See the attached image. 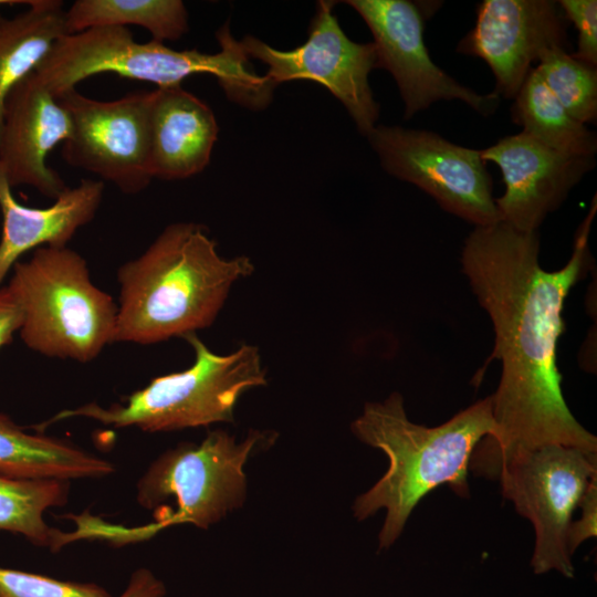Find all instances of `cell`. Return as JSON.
<instances>
[{"mask_svg": "<svg viewBox=\"0 0 597 597\" xmlns=\"http://www.w3.org/2000/svg\"><path fill=\"white\" fill-rule=\"evenodd\" d=\"M166 587L149 569L138 568L119 597H164Z\"/></svg>", "mask_w": 597, "mask_h": 597, "instance_id": "28", "label": "cell"}, {"mask_svg": "<svg viewBox=\"0 0 597 597\" xmlns=\"http://www.w3.org/2000/svg\"><path fill=\"white\" fill-rule=\"evenodd\" d=\"M336 2L320 0L306 41L287 51L277 50L252 35L240 43L250 57L268 66L264 75L274 86L293 80H310L326 87L346 108L358 130L367 136L376 126L379 105L368 76L376 67L373 42L357 43L341 28L334 14Z\"/></svg>", "mask_w": 597, "mask_h": 597, "instance_id": "10", "label": "cell"}, {"mask_svg": "<svg viewBox=\"0 0 597 597\" xmlns=\"http://www.w3.org/2000/svg\"><path fill=\"white\" fill-rule=\"evenodd\" d=\"M596 210L594 197L569 260L555 271L540 263L537 231L523 232L500 221L475 227L464 241L462 272L494 331V347L474 380L491 360L502 364L491 395L495 429L471 457L469 468L475 474L498 478L515 453L549 443L597 453L596 437L564 399L557 365L564 303L591 266L588 235Z\"/></svg>", "mask_w": 597, "mask_h": 597, "instance_id": "1", "label": "cell"}, {"mask_svg": "<svg viewBox=\"0 0 597 597\" xmlns=\"http://www.w3.org/2000/svg\"><path fill=\"white\" fill-rule=\"evenodd\" d=\"M70 134L69 113L35 72L15 83L6 96L0 126V168L9 185L57 198L67 186L46 158Z\"/></svg>", "mask_w": 597, "mask_h": 597, "instance_id": "15", "label": "cell"}, {"mask_svg": "<svg viewBox=\"0 0 597 597\" xmlns=\"http://www.w3.org/2000/svg\"><path fill=\"white\" fill-rule=\"evenodd\" d=\"M22 324L21 308L6 286L0 289V349L8 345Z\"/></svg>", "mask_w": 597, "mask_h": 597, "instance_id": "27", "label": "cell"}, {"mask_svg": "<svg viewBox=\"0 0 597 597\" xmlns=\"http://www.w3.org/2000/svg\"><path fill=\"white\" fill-rule=\"evenodd\" d=\"M253 271L245 255L222 258L205 226H167L117 271L114 343L150 345L209 327L233 284Z\"/></svg>", "mask_w": 597, "mask_h": 597, "instance_id": "2", "label": "cell"}, {"mask_svg": "<svg viewBox=\"0 0 597 597\" xmlns=\"http://www.w3.org/2000/svg\"><path fill=\"white\" fill-rule=\"evenodd\" d=\"M567 23L556 1L484 0L458 51L484 60L496 81L494 93L514 98L532 62L547 50L566 49Z\"/></svg>", "mask_w": 597, "mask_h": 597, "instance_id": "13", "label": "cell"}, {"mask_svg": "<svg viewBox=\"0 0 597 597\" xmlns=\"http://www.w3.org/2000/svg\"><path fill=\"white\" fill-rule=\"evenodd\" d=\"M217 39L221 50L209 54L197 49L175 50L154 40L138 43L127 28H93L61 36L34 72L54 96L90 76L108 72L157 87L181 85L191 75L210 74L230 101L250 109L265 108L274 86L252 71L228 23L217 31Z\"/></svg>", "mask_w": 597, "mask_h": 597, "instance_id": "4", "label": "cell"}, {"mask_svg": "<svg viewBox=\"0 0 597 597\" xmlns=\"http://www.w3.org/2000/svg\"><path fill=\"white\" fill-rule=\"evenodd\" d=\"M65 34V10L59 0H29L28 9L11 18L0 13V126L8 92L34 72Z\"/></svg>", "mask_w": 597, "mask_h": 597, "instance_id": "19", "label": "cell"}, {"mask_svg": "<svg viewBox=\"0 0 597 597\" xmlns=\"http://www.w3.org/2000/svg\"><path fill=\"white\" fill-rule=\"evenodd\" d=\"M364 443L388 458L386 473L353 504L358 521L385 509L379 549L400 536L418 503L440 485L457 495H470L468 471L471 457L485 437L493 434L492 398L488 396L459 411L448 421L427 427L412 422L404 398L392 392L383 401L367 402L350 425Z\"/></svg>", "mask_w": 597, "mask_h": 597, "instance_id": "3", "label": "cell"}, {"mask_svg": "<svg viewBox=\"0 0 597 597\" xmlns=\"http://www.w3.org/2000/svg\"><path fill=\"white\" fill-rule=\"evenodd\" d=\"M536 67L543 81L566 112L586 124L597 117V70L565 49L545 51Z\"/></svg>", "mask_w": 597, "mask_h": 597, "instance_id": "23", "label": "cell"}, {"mask_svg": "<svg viewBox=\"0 0 597 597\" xmlns=\"http://www.w3.org/2000/svg\"><path fill=\"white\" fill-rule=\"evenodd\" d=\"M24 1H18V0H0V6H13L17 3H23Z\"/></svg>", "mask_w": 597, "mask_h": 597, "instance_id": "29", "label": "cell"}, {"mask_svg": "<svg viewBox=\"0 0 597 597\" xmlns=\"http://www.w3.org/2000/svg\"><path fill=\"white\" fill-rule=\"evenodd\" d=\"M219 127L212 109L181 85L157 87L149 108L153 178L180 180L210 163Z\"/></svg>", "mask_w": 597, "mask_h": 597, "instance_id": "16", "label": "cell"}, {"mask_svg": "<svg viewBox=\"0 0 597 597\" xmlns=\"http://www.w3.org/2000/svg\"><path fill=\"white\" fill-rule=\"evenodd\" d=\"M112 462L67 440L30 433L0 413V473L22 479L103 478Z\"/></svg>", "mask_w": 597, "mask_h": 597, "instance_id": "18", "label": "cell"}, {"mask_svg": "<svg viewBox=\"0 0 597 597\" xmlns=\"http://www.w3.org/2000/svg\"><path fill=\"white\" fill-rule=\"evenodd\" d=\"M557 3L566 19L578 30V49L573 56L597 66V1L561 0Z\"/></svg>", "mask_w": 597, "mask_h": 597, "instance_id": "25", "label": "cell"}, {"mask_svg": "<svg viewBox=\"0 0 597 597\" xmlns=\"http://www.w3.org/2000/svg\"><path fill=\"white\" fill-rule=\"evenodd\" d=\"M126 25L146 29L157 42L177 41L189 31L188 11L180 0H76L65 10L67 34Z\"/></svg>", "mask_w": 597, "mask_h": 597, "instance_id": "21", "label": "cell"}, {"mask_svg": "<svg viewBox=\"0 0 597 597\" xmlns=\"http://www.w3.org/2000/svg\"><path fill=\"white\" fill-rule=\"evenodd\" d=\"M264 440L260 431L237 442L227 431L214 430L200 443H179L160 454L139 479L136 499L147 510L169 500L176 509L147 525L150 534L182 523L206 530L240 507L247 496L244 464Z\"/></svg>", "mask_w": 597, "mask_h": 597, "instance_id": "7", "label": "cell"}, {"mask_svg": "<svg viewBox=\"0 0 597 597\" xmlns=\"http://www.w3.org/2000/svg\"><path fill=\"white\" fill-rule=\"evenodd\" d=\"M514 98L512 118L523 126V133L562 154L594 157L596 134L566 112L536 67L531 69Z\"/></svg>", "mask_w": 597, "mask_h": 597, "instance_id": "20", "label": "cell"}, {"mask_svg": "<svg viewBox=\"0 0 597 597\" xmlns=\"http://www.w3.org/2000/svg\"><path fill=\"white\" fill-rule=\"evenodd\" d=\"M580 516L570 521L566 535V545L570 556L585 541L596 537L597 527V475H595L578 503Z\"/></svg>", "mask_w": 597, "mask_h": 597, "instance_id": "26", "label": "cell"}, {"mask_svg": "<svg viewBox=\"0 0 597 597\" xmlns=\"http://www.w3.org/2000/svg\"><path fill=\"white\" fill-rule=\"evenodd\" d=\"M366 137L388 174L416 185L446 211L475 227L501 221L481 150L401 126L376 125Z\"/></svg>", "mask_w": 597, "mask_h": 597, "instance_id": "9", "label": "cell"}, {"mask_svg": "<svg viewBox=\"0 0 597 597\" xmlns=\"http://www.w3.org/2000/svg\"><path fill=\"white\" fill-rule=\"evenodd\" d=\"M369 28L376 48V67L395 78L405 104V118L440 100H460L475 112L493 114L498 94L482 95L463 86L431 60L425 44V11L408 0L345 1Z\"/></svg>", "mask_w": 597, "mask_h": 597, "instance_id": "12", "label": "cell"}, {"mask_svg": "<svg viewBox=\"0 0 597 597\" xmlns=\"http://www.w3.org/2000/svg\"><path fill=\"white\" fill-rule=\"evenodd\" d=\"M481 158L502 171L505 191L495 199L501 221L523 232L537 231L595 166L594 157L562 154L523 132L481 150Z\"/></svg>", "mask_w": 597, "mask_h": 597, "instance_id": "14", "label": "cell"}, {"mask_svg": "<svg viewBox=\"0 0 597 597\" xmlns=\"http://www.w3.org/2000/svg\"><path fill=\"white\" fill-rule=\"evenodd\" d=\"M153 91L97 101L66 90L55 97L71 119L62 157L97 175L119 191L135 195L154 179L149 167V108Z\"/></svg>", "mask_w": 597, "mask_h": 597, "instance_id": "11", "label": "cell"}, {"mask_svg": "<svg viewBox=\"0 0 597 597\" xmlns=\"http://www.w3.org/2000/svg\"><path fill=\"white\" fill-rule=\"evenodd\" d=\"M67 496V480L22 479L0 473V530L57 551L74 541L73 533L48 525L44 513L50 507L64 505Z\"/></svg>", "mask_w": 597, "mask_h": 597, "instance_id": "22", "label": "cell"}, {"mask_svg": "<svg viewBox=\"0 0 597 597\" xmlns=\"http://www.w3.org/2000/svg\"><path fill=\"white\" fill-rule=\"evenodd\" d=\"M0 597H112L93 583H74L0 567Z\"/></svg>", "mask_w": 597, "mask_h": 597, "instance_id": "24", "label": "cell"}, {"mask_svg": "<svg viewBox=\"0 0 597 597\" xmlns=\"http://www.w3.org/2000/svg\"><path fill=\"white\" fill-rule=\"evenodd\" d=\"M105 184L82 179L67 187L45 208L27 207L12 195L0 168V289L7 274L20 258L41 247H66L77 230L90 223L103 201Z\"/></svg>", "mask_w": 597, "mask_h": 597, "instance_id": "17", "label": "cell"}, {"mask_svg": "<svg viewBox=\"0 0 597 597\" xmlns=\"http://www.w3.org/2000/svg\"><path fill=\"white\" fill-rule=\"evenodd\" d=\"M22 312L19 334L43 356L94 360L114 343L117 303L91 280L85 259L67 247H41L18 261L7 284Z\"/></svg>", "mask_w": 597, "mask_h": 597, "instance_id": "6", "label": "cell"}, {"mask_svg": "<svg viewBox=\"0 0 597 597\" xmlns=\"http://www.w3.org/2000/svg\"><path fill=\"white\" fill-rule=\"evenodd\" d=\"M597 475V453L549 443L521 451L499 471L502 494L535 532L531 565L535 574L556 570L574 577L566 535L590 480Z\"/></svg>", "mask_w": 597, "mask_h": 597, "instance_id": "8", "label": "cell"}, {"mask_svg": "<svg viewBox=\"0 0 597 597\" xmlns=\"http://www.w3.org/2000/svg\"><path fill=\"white\" fill-rule=\"evenodd\" d=\"M185 339L195 353L187 369L153 378L122 402L109 407L91 402L65 409L34 428L42 432L52 423L75 417L115 428L136 427L146 432L232 422L239 398L249 389L266 384L259 349L242 344L228 355H219L197 334Z\"/></svg>", "mask_w": 597, "mask_h": 597, "instance_id": "5", "label": "cell"}]
</instances>
